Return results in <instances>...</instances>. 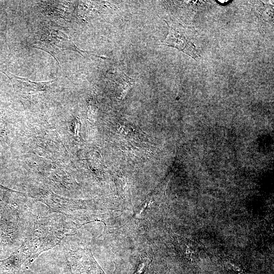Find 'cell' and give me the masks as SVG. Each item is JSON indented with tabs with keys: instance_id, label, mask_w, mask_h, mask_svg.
Instances as JSON below:
<instances>
[{
	"instance_id": "6da1fadb",
	"label": "cell",
	"mask_w": 274,
	"mask_h": 274,
	"mask_svg": "<svg viewBox=\"0 0 274 274\" xmlns=\"http://www.w3.org/2000/svg\"><path fill=\"white\" fill-rule=\"evenodd\" d=\"M51 213L35 219L26 237L38 256L59 245L66 236L74 235L77 230L70 215Z\"/></svg>"
},
{
	"instance_id": "7a4b0ae2",
	"label": "cell",
	"mask_w": 274,
	"mask_h": 274,
	"mask_svg": "<svg viewBox=\"0 0 274 274\" xmlns=\"http://www.w3.org/2000/svg\"><path fill=\"white\" fill-rule=\"evenodd\" d=\"M26 210L13 204L3 203L0 206L1 244L11 246L23 242L29 234L33 223L26 220Z\"/></svg>"
},
{
	"instance_id": "3957f363",
	"label": "cell",
	"mask_w": 274,
	"mask_h": 274,
	"mask_svg": "<svg viewBox=\"0 0 274 274\" xmlns=\"http://www.w3.org/2000/svg\"><path fill=\"white\" fill-rule=\"evenodd\" d=\"M67 270L64 274H105L89 247L65 252Z\"/></svg>"
},
{
	"instance_id": "277c9868",
	"label": "cell",
	"mask_w": 274,
	"mask_h": 274,
	"mask_svg": "<svg viewBox=\"0 0 274 274\" xmlns=\"http://www.w3.org/2000/svg\"><path fill=\"white\" fill-rule=\"evenodd\" d=\"M38 42L35 47L48 52L54 58L55 54L64 50H72L82 55V50L76 47L67 36L58 29L45 31L41 35Z\"/></svg>"
},
{
	"instance_id": "5b68a950",
	"label": "cell",
	"mask_w": 274,
	"mask_h": 274,
	"mask_svg": "<svg viewBox=\"0 0 274 274\" xmlns=\"http://www.w3.org/2000/svg\"><path fill=\"white\" fill-rule=\"evenodd\" d=\"M166 23L169 27L168 33L161 44L176 48L194 59L198 57L195 46L186 28L179 23Z\"/></svg>"
},
{
	"instance_id": "8992f818",
	"label": "cell",
	"mask_w": 274,
	"mask_h": 274,
	"mask_svg": "<svg viewBox=\"0 0 274 274\" xmlns=\"http://www.w3.org/2000/svg\"><path fill=\"white\" fill-rule=\"evenodd\" d=\"M10 80L13 88L18 94L23 96L26 94L51 92L55 86L56 80L48 82H33L28 79L17 77L8 71H1Z\"/></svg>"
},
{
	"instance_id": "52a82bcc",
	"label": "cell",
	"mask_w": 274,
	"mask_h": 274,
	"mask_svg": "<svg viewBox=\"0 0 274 274\" xmlns=\"http://www.w3.org/2000/svg\"><path fill=\"white\" fill-rule=\"evenodd\" d=\"M34 261L19 247L8 258L0 260V274H23Z\"/></svg>"
},
{
	"instance_id": "ba28073f",
	"label": "cell",
	"mask_w": 274,
	"mask_h": 274,
	"mask_svg": "<svg viewBox=\"0 0 274 274\" xmlns=\"http://www.w3.org/2000/svg\"><path fill=\"white\" fill-rule=\"evenodd\" d=\"M8 133L7 124L2 119L0 118V142L3 146L6 145Z\"/></svg>"
},
{
	"instance_id": "9c48e42d",
	"label": "cell",
	"mask_w": 274,
	"mask_h": 274,
	"mask_svg": "<svg viewBox=\"0 0 274 274\" xmlns=\"http://www.w3.org/2000/svg\"><path fill=\"white\" fill-rule=\"evenodd\" d=\"M23 274H26V272H24Z\"/></svg>"
}]
</instances>
